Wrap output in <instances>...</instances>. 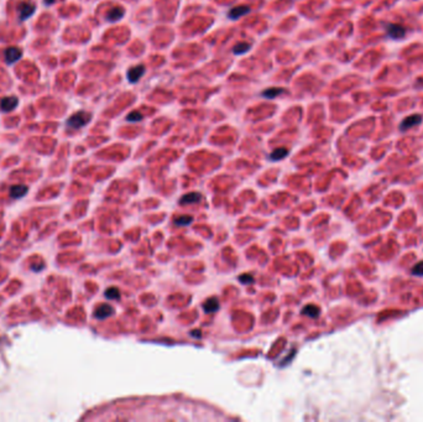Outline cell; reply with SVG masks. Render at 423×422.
<instances>
[{
    "label": "cell",
    "mask_w": 423,
    "mask_h": 422,
    "mask_svg": "<svg viewBox=\"0 0 423 422\" xmlns=\"http://www.w3.org/2000/svg\"><path fill=\"white\" fill-rule=\"evenodd\" d=\"M90 118H92L90 113L81 110V112L73 114L67 120V126L70 129H81L84 125H87L88 123H89Z\"/></svg>",
    "instance_id": "6da1fadb"
},
{
    "label": "cell",
    "mask_w": 423,
    "mask_h": 422,
    "mask_svg": "<svg viewBox=\"0 0 423 422\" xmlns=\"http://www.w3.org/2000/svg\"><path fill=\"white\" fill-rule=\"evenodd\" d=\"M386 35L392 40H401L406 36V29L399 24H388L385 27Z\"/></svg>",
    "instance_id": "7a4b0ae2"
},
{
    "label": "cell",
    "mask_w": 423,
    "mask_h": 422,
    "mask_svg": "<svg viewBox=\"0 0 423 422\" xmlns=\"http://www.w3.org/2000/svg\"><path fill=\"white\" fill-rule=\"evenodd\" d=\"M421 122H422V117H421L420 114L410 115V117L405 118V119L402 120V123L400 124V130L402 131L410 130V129L413 128V126L421 124Z\"/></svg>",
    "instance_id": "3957f363"
},
{
    "label": "cell",
    "mask_w": 423,
    "mask_h": 422,
    "mask_svg": "<svg viewBox=\"0 0 423 422\" xmlns=\"http://www.w3.org/2000/svg\"><path fill=\"white\" fill-rule=\"evenodd\" d=\"M145 73V66L144 65H138L131 67L128 71V81L130 83H138L140 81V78L144 76Z\"/></svg>",
    "instance_id": "277c9868"
},
{
    "label": "cell",
    "mask_w": 423,
    "mask_h": 422,
    "mask_svg": "<svg viewBox=\"0 0 423 422\" xmlns=\"http://www.w3.org/2000/svg\"><path fill=\"white\" fill-rule=\"evenodd\" d=\"M250 13V8L247 5H239L235 8H231L228 13V18L231 20H238L244 15Z\"/></svg>",
    "instance_id": "5b68a950"
},
{
    "label": "cell",
    "mask_w": 423,
    "mask_h": 422,
    "mask_svg": "<svg viewBox=\"0 0 423 422\" xmlns=\"http://www.w3.org/2000/svg\"><path fill=\"white\" fill-rule=\"evenodd\" d=\"M35 4L30 3V1H27V3H22L20 4V20H25L27 19L29 17H31L34 14V11H35Z\"/></svg>",
    "instance_id": "8992f818"
},
{
    "label": "cell",
    "mask_w": 423,
    "mask_h": 422,
    "mask_svg": "<svg viewBox=\"0 0 423 422\" xmlns=\"http://www.w3.org/2000/svg\"><path fill=\"white\" fill-rule=\"evenodd\" d=\"M18 106V98L17 97H6V98L1 99L0 102V109L4 112H9L13 109L17 108Z\"/></svg>",
    "instance_id": "52a82bcc"
},
{
    "label": "cell",
    "mask_w": 423,
    "mask_h": 422,
    "mask_svg": "<svg viewBox=\"0 0 423 422\" xmlns=\"http://www.w3.org/2000/svg\"><path fill=\"white\" fill-rule=\"evenodd\" d=\"M21 57V50L17 47H10L5 51V61L6 63H14Z\"/></svg>",
    "instance_id": "ba28073f"
},
{
    "label": "cell",
    "mask_w": 423,
    "mask_h": 422,
    "mask_svg": "<svg viewBox=\"0 0 423 422\" xmlns=\"http://www.w3.org/2000/svg\"><path fill=\"white\" fill-rule=\"evenodd\" d=\"M113 312H114V311H113V307H111V306L102 305V306H99L97 310H95L94 316H95V318H98V319H104V318H106V317L111 316V313Z\"/></svg>",
    "instance_id": "9c48e42d"
},
{
    "label": "cell",
    "mask_w": 423,
    "mask_h": 422,
    "mask_svg": "<svg viewBox=\"0 0 423 422\" xmlns=\"http://www.w3.org/2000/svg\"><path fill=\"white\" fill-rule=\"evenodd\" d=\"M123 17H124V9L120 8V6H115V8L109 10V13L106 14V20L111 22L119 21Z\"/></svg>",
    "instance_id": "30bf717a"
},
{
    "label": "cell",
    "mask_w": 423,
    "mask_h": 422,
    "mask_svg": "<svg viewBox=\"0 0 423 422\" xmlns=\"http://www.w3.org/2000/svg\"><path fill=\"white\" fill-rule=\"evenodd\" d=\"M27 192V187L26 186H13V187L10 188V197L14 199H18V198H21V197H24L25 194H26Z\"/></svg>",
    "instance_id": "8fae6325"
},
{
    "label": "cell",
    "mask_w": 423,
    "mask_h": 422,
    "mask_svg": "<svg viewBox=\"0 0 423 422\" xmlns=\"http://www.w3.org/2000/svg\"><path fill=\"white\" fill-rule=\"evenodd\" d=\"M203 308L207 313L217 312V311L219 310V301H218L215 297L207 299L206 303H204V306H203Z\"/></svg>",
    "instance_id": "7c38bea8"
},
{
    "label": "cell",
    "mask_w": 423,
    "mask_h": 422,
    "mask_svg": "<svg viewBox=\"0 0 423 422\" xmlns=\"http://www.w3.org/2000/svg\"><path fill=\"white\" fill-rule=\"evenodd\" d=\"M282 93H285V89L283 88H279V87H272V88H267V89H265L263 92V97L264 98H267V99H274L276 98L277 95L282 94Z\"/></svg>",
    "instance_id": "4fadbf2b"
},
{
    "label": "cell",
    "mask_w": 423,
    "mask_h": 422,
    "mask_svg": "<svg viewBox=\"0 0 423 422\" xmlns=\"http://www.w3.org/2000/svg\"><path fill=\"white\" fill-rule=\"evenodd\" d=\"M201 194L197 193V192H193V193H187L179 199V203L181 204H192L197 203V202L201 201Z\"/></svg>",
    "instance_id": "5bb4252c"
},
{
    "label": "cell",
    "mask_w": 423,
    "mask_h": 422,
    "mask_svg": "<svg viewBox=\"0 0 423 422\" xmlns=\"http://www.w3.org/2000/svg\"><path fill=\"white\" fill-rule=\"evenodd\" d=\"M287 155H288L287 149H285V147H279V149L272 151L271 155H270V158H271L272 161H279V160H282V158H285Z\"/></svg>",
    "instance_id": "9a60e30c"
},
{
    "label": "cell",
    "mask_w": 423,
    "mask_h": 422,
    "mask_svg": "<svg viewBox=\"0 0 423 422\" xmlns=\"http://www.w3.org/2000/svg\"><path fill=\"white\" fill-rule=\"evenodd\" d=\"M302 312H303V315H306V316L316 318V317H318V315H319V308L315 305H309V306H306Z\"/></svg>",
    "instance_id": "2e32d148"
},
{
    "label": "cell",
    "mask_w": 423,
    "mask_h": 422,
    "mask_svg": "<svg viewBox=\"0 0 423 422\" xmlns=\"http://www.w3.org/2000/svg\"><path fill=\"white\" fill-rule=\"evenodd\" d=\"M250 47H251V45L250 44H247V42H242V44H238L233 47V53L234 54L247 53V52L250 50Z\"/></svg>",
    "instance_id": "e0dca14e"
},
{
    "label": "cell",
    "mask_w": 423,
    "mask_h": 422,
    "mask_svg": "<svg viewBox=\"0 0 423 422\" xmlns=\"http://www.w3.org/2000/svg\"><path fill=\"white\" fill-rule=\"evenodd\" d=\"M106 297L110 299H118L120 297V292L117 287H110L106 291Z\"/></svg>",
    "instance_id": "ac0fdd59"
},
{
    "label": "cell",
    "mask_w": 423,
    "mask_h": 422,
    "mask_svg": "<svg viewBox=\"0 0 423 422\" xmlns=\"http://www.w3.org/2000/svg\"><path fill=\"white\" fill-rule=\"evenodd\" d=\"M126 120L130 123H136V122H140V120H142V114L139 112H133L130 113V114L126 117Z\"/></svg>",
    "instance_id": "d6986e66"
},
{
    "label": "cell",
    "mask_w": 423,
    "mask_h": 422,
    "mask_svg": "<svg viewBox=\"0 0 423 422\" xmlns=\"http://www.w3.org/2000/svg\"><path fill=\"white\" fill-rule=\"evenodd\" d=\"M191 222H192V218L191 217H179L175 219V224L176 226H188Z\"/></svg>",
    "instance_id": "ffe728a7"
},
{
    "label": "cell",
    "mask_w": 423,
    "mask_h": 422,
    "mask_svg": "<svg viewBox=\"0 0 423 422\" xmlns=\"http://www.w3.org/2000/svg\"><path fill=\"white\" fill-rule=\"evenodd\" d=\"M412 272L415 274V275L422 276L423 275V262L418 263V264L412 269Z\"/></svg>",
    "instance_id": "44dd1931"
},
{
    "label": "cell",
    "mask_w": 423,
    "mask_h": 422,
    "mask_svg": "<svg viewBox=\"0 0 423 422\" xmlns=\"http://www.w3.org/2000/svg\"><path fill=\"white\" fill-rule=\"evenodd\" d=\"M239 280L242 281L243 283H251L252 281H254V278H252L251 275H247V274H245V275L240 276V278H239Z\"/></svg>",
    "instance_id": "7402d4cb"
}]
</instances>
